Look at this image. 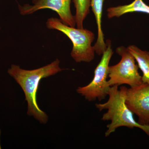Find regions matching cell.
<instances>
[{"mask_svg": "<svg viewBox=\"0 0 149 149\" xmlns=\"http://www.w3.org/2000/svg\"><path fill=\"white\" fill-rule=\"evenodd\" d=\"M60 61L57 58L50 64L32 70L22 69L19 65L12 64L8 70V74L13 77L24 92L28 104L27 114L34 116L41 123L46 124L48 116L38 106L37 100L38 87L43 78L54 75L63 70L60 67Z\"/></svg>", "mask_w": 149, "mask_h": 149, "instance_id": "6da1fadb", "label": "cell"}, {"mask_svg": "<svg viewBox=\"0 0 149 149\" xmlns=\"http://www.w3.org/2000/svg\"><path fill=\"white\" fill-rule=\"evenodd\" d=\"M118 87H111L108 95V100L106 102L95 104L96 107L100 111L107 110L102 118L103 121H111L107 126V130L105 136L108 137L119 127H126L140 128L149 136V125H141L137 122L134 119V113L126 105L125 98L127 88L123 86L118 89Z\"/></svg>", "mask_w": 149, "mask_h": 149, "instance_id": "7a4b0ae2", "label": "cell"}, {"mask_svg": "<svg viewBox=\"0 0 149 149\" xmlns=\"http://www.w3.org/2000/svg\"><path fill=\"white\" fill-rule=\"evenodd\" d=\"M46 27L50 29H55L66 35L72 43L71 56L77 63L91 62L95 56V49L92 45L95 39L94 33L83 28H75L64 24L56 17L48 19Z\"/></svg>", "mask_w": 149, "mask_h": 149, "instance_id": "3957f363", "label": "cell"}, {"mask_svg": "<svg viewBox=\"0 0 149 149\" xmlns=\"http://www.w3.org/2000/svg\"><path fill=\"white\" fill-rule=\"evenodd\" d=\"M106 44V50L103 54L100 61L95 70L93 80L88 85L78 87L76 90L77 93L83 96L89 102L94 101L97 99L100 101L104 100L108 95L111 88L107 77L109 62L113 52L110 40H107Z\"/></svg>", "mask_w": 149, "mask_h": 149, "instance_id": "277c9868", "label": "cell"}, {"mask_svg": "<svg viewBox=\"0 0 149 149\" xmlns=\"http://www.w3.org/2000/svg\"><path fill=\"white\" fill-rule=\"evenodd\" d=\"M116 52L121 56L117 64L109 67V84L111 87L128 85L130 88L143 83L142 76L139 72V66L136 59L128 48L120 46Z\"/></svg>", "mask_w": 149, "mask_h": 149, "instance_id": "5b68a950", "label": "cell"}, {"mask_svg": "<svg viewBox=\"0 0 149 149\" xmlns=\"http://www.w3.org/2000/svg\"><path fill=\"white\" fill-rule=\"evenodd\" d=\"M32 3L33 5H18L19 10L21 15H28L40 10L50 9L56 12L64 24L75 27V17L70 9L71 0H32Z\"/></svg>", "mask_w": 149, "mask_h": 149, "instance_id": "8992f818", "label": "cell"}, {"mask_svg": "<svg viewBox=\"0 0 149 149\" xmlns=\"http://www.w3.org/2000/svg\"><path fill=\"white\" fill-rule=\"evenodd\" d=\"M125 103L128 108L139 118L138 122L149 125V85H141L127 88Z\"/></svg>", "mask_w": 149, "mask_h": 149, "instance_id": "52a82bcc", "label": "cell"}, {"mask_svg": "<svg viewBox=\"0 0 149 149\" xmlns=\"http://www.w3.org/2000/svg\"><path fill=\"white\" fill-rule=\"evenodd\" d=\"M104 0H91V7L95 17L97 27V38L94 47L95 52L98 55L103 54L106 50L107 45L104 39L102 27V18Z\"/></svg>", "mask_w": 149, "mask_h": 149, "instance_id": "ba28073f", "label": "cell"}, {"mask_svg": "<svg viewBox=\"0 0 149 149\" xmlns=\"http://www.w3.org/2000/svg\"><path fill=\"white\" fill-rule=\"evenodd\" d=\"M109 19L119 17L130 13L140 12L149 15V6L143 0H134L129 4L109 8L107 10Z\"/></svg>", "mask_w": 149, "mask_h": 149, "instance_id": "9c48e42d", "label": "cell"}, {"mask_svg": "<svg viewBox=\"0 0 149 149\" xmlns=\"http://www.w3.org/2000/svg\"><path fill=\"white\" fill-rule=\"evenodd\" d=\"M127 48L135 58L139 68L143 72V83L149 85V52L142 50L134 45L129 46Z\"/></svg>", "mask_w": 149, "mask_h": 149, "instance_id": "30bf717a", "label": "cell"}, {"mask_svg": "<svg viewBox=\"0 0 149 149\" xmlns=\"http://www.w3.org/2000/svg\"><path fill=\"white\" fill-rule=\"evenodd\" d=\"M75 8V22L77 28H83V22L90 13L91 0H72Z\"/></svg>", "mask_w": 149, "mask_h": 149, "instance_id": "8fae6325", "label": "cell"}, {"mask_svg": "<svg viewBox=\"0 0 149 149\" xmlns=\"http://www.w3.org/2000/svg\"><path fill=\"white\" fill-rule=\"evenodd\" d=\"M0 135H1V130H0ZM0 149H1V145H0Z\"/></svg>", "mask_w": 149, "mask_h": 149, "instance_id": "7c38bea8", "label": "cell"}, {"mask_svg": "<svg viewBox=\"0 0 149 149\" xmlns=\"http://www.w3.org/2000/svg\"><path fill=\"white\" fill-rule=\"evenodd\" d=\"M0 29H1V27H0Z\"/></svg>", "mask_w": 149, "mask_h": 149, "instance_id": "4fadbf2b", "label": "cell"}]
</instances>
